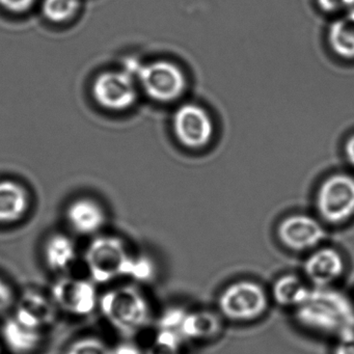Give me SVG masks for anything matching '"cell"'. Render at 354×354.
Here are the masks:
<instances>
[{
  "label": "cell",
  "mask_w": 354,
  "mask_h": 354,
  "mask_svg": "<svg viewBox=\"0 0 354 354\" xmlns=\"http://www.w3.org/2000/svg\"><path fill=\"white\" fill-rule=\"evenodd\" d=\"M219 317L210 310H186L180 326L183 341H203L212 339L221 330Z\"/></svg>",
  "instance_id": "2e32d148"
},
{
  "label": "cell",
  "mask_w": 354,
  "mask_h": 354,
  "mask_svg": "<svg viewBox=\"0 0 354 354\" xmlns=\"http://www.w3.org/2000/svg\"><path fill=\"white\" fill-rule=\"evenodd\" d=\"M57 308L51 297L35 290H28L20 298L14 317L28 326L43 330L57 318Z\"/></svg>",
  "instance_id": "7c38bea8"
},
{
  "label": "cell",
  "mask_w": 354,
  "mask_h": 354,
  "mask_svg": "<svg viewBox=\"0 0 354 354\" xmlns=\"http://www.w3.org/2000/svg\"><path fill=\"white\" fill-rule=\"evenodd\" d=\"M113 348L97 337H84L72 342L66 354H111Z\"/></svg>",
  "instance_id": "603a6c76"
},
{
  "label": "cell",
  "mask_w": 354,
  "mask_h": 354,
  "mask_svg": "<svg viewBox=\"0 0 354 354\" xmlns=\"http://www.w3.org/2000/svg\"><path fill=\"white\" fill-rule=\"evenodd\" d=\"M45 263L53 272L69 270L77 259V250L71 238L64 234H55L47 239L44 250Z\"/></svg>",
  "instance_id": "e0dca14e"
},
{
  "label": "cell",
  "mask_w": 354,
  "mask_h": 354,
  "mask_svg": "<svg viewBox=\"0 0 354 354\" xmlns=\"http://www.w3.org/2000/svg\"><path fill=\"white\" fill-rule=\"evenodd\" d=\"M319 5L326 11H335L347 7L348 0H318Z\"/></svg>",
  "instance_id": "83f0119b"
},
{
  "label": "cell",
  "mask_w": 354,
  "mask_h": 354,
  "mask_svg": "<svg viewBox=\"0 0 354 354\" xmlns=\"http://www.w3.org/2000/svg\"><path fill=\"white\" fill-rule=\"evenodd\" d=\"M319 214L327 223H341L354 215V178L333 175L323 182L316 198Z\"/></svg>",
  "instance_id": "8992f818"
},
{
  "label": "cell",
  "mask_w": 354,
  "mask_h": 354,
  "mask_svg": "<svg viewBox=\"0 0 354 354\" xmlns=\"http://www.w3.org/2000/svg\"><path fill=\"white\" fill-rule=\"evenodd\" d=\"M346 8H347L348 11H349L348 15L354 18V0H348L347 7Z\"/></svg>",
  "instance_id": "f546056e"
},
{
  "label": "cell",
  "mask_w": 354,
  "mask_h": 354,
  "mask_svg": "<svg viewBox=\"0 0 354 354\" xmlns=\"http://www.w3.org/2000/svg\"><path fill=\"white\" fill-rule=\"evenodd\" d=\"M331 49L344 59H354V18L348 17L335 20L328 32Z\"/></svg>",
  "instance_id": "d6986e66"
},
{
  "label": "cell",
  "mask_w": 354,
  "mask_h": 354,
  "mask_svg": "<svg viewBox=\"0 0 354 354\" xmlns=\"http://www.w3.org/2000/svg\"><path fill=\"white\" fill-rule=\"evenodd\" d=\"M14 301V293L11 287L0 279V315L9 310Z\"/></svg>",
  "instance_id": "d4e9b609"
},
{
  "label": "cell",
  "mask_w": 354,
  "mask_h": 354,
  "mask_svg": "<svg viewBox=\"0 0 354 354\" xmlns=\"http://www.w3.org/2000/svg\"><path fill=\"white\" fill-rule=\"evenodd\" d=\"M125 70L138 80L147 96L156 102H173L185 92V74L171 62L156 61L134 67L128 65Z\"/></svg>",
  "instance_id": "277c9868"
},
{
  "label": "cell",
  "mask_w": 354,
  "mask_h": 354,
  "mask_svg": "<svg viewBox=\"0 0 354 354\" xmlns=\"http://www.w3.org/2000/svg\"><path fill=\"white\" fill-rule=\"evenodd\" d=\"M183 339L169 329L158 328L145 354H181Z\"/></svg>",
  "instance_id": "44dd1931"
},
{
  "label": "cell",
  "mask_w": 354,
  "mask_h": 354,
  "mask_svg": "<svg viewBox=\"0 0 354 354\" xmlns=\"http://www.w3.org/2000/svg\"><path fill=\"white\" fill-rule=\"evenodd\" d=\"M346 157L348 161L354 167V136L347 140L345 147Z\"/></svg>",
  "instance_id": "f1b7e54d"
},
{
  "label": "cell",
  "mask_w": 354,
  "mask_h": 354,
  "mask_svg": "<svg viewBox=\"0 0 354 354\" xmlns=\"http://www.w3.org/2000/svg\"><path fill=\"white\" fill-rule=\"evenodd\" d=\"M279 240L290 250L304 252L318 246L324 240L322 225L308 215H291L279 225Z\"/></svg>",
  "instance_id": "30bf717a"
},
{
  "label": "cell",
  "mask_w": 354,
  "mask_h": 354,
  "mask_svg": "<svg viewBox=\"0 0 354 354\" xmlns=\"http://www.w3.org/2000/svg\"><path fill=\"white\" fill-rule=\"evenodd\" d=\"M1 335L7 347L16 354L32 353L42 342V330L24 324L14 316L3 325Z\"/></svg>",
  "instance_id": "5bb4252c"
},
{
  "label": "cell",
  "mask_w": 354,
  "mask_h": 354,
  "mask_svg": "<svg viewBox=\"0 0 354 354\" xmlns=\"http://www.w3.org/2000/svg\"><path fill=\"white\" fill-rule=\"evenodd\" d=\"M111 354H144L136 344L125 342V343L119 344L111 350Z\"/></svg>",
  "instance_id": "4316f807"
},
{
  "label": "cell",
  "mask_w": 354,
  "mask_h": 354,
  "mask_svg": "<svg viewBox=\"0 0 354 354\" xmlns=\"http://www.w3.org/2000/svg\"><path fill=\"white\" fill-rule=\"evenodd\" d=\"M131 257L122 238L101 235L88 243L84 252V263L94 283H109L125 277Z\"/></svg>",
  "instance_id": "3957f363"
},
{
  "label": "cell",
  "mask_w": 354,
  "mask_h": 354,
  "mask_svg": "<svg viewBox=\"0 0 354 354\" xmlns=\"http://www.w3.org/2000/svg\"><path fill=\"white\" fill-rule=\"evenodd\" d=\"M28 207L30 198L24 186L10 180L0 181V223L20 221Z\"/></svg>",
  "instance_id": "9a60e30c"
},
{
  "label": "cell",
  "mask_w": 354,
  "mask_h": 354,
  "mask_svg": "<svg viewBox=\"0 0 354 354\" xmlns=\"http://www.w3.org/2000/svg\"><path fill=\"white\" fill-rule=\"evenodd\" d=\"M37 0H0V8L14 14H24L30 11Z\"/></svg>",
  "instance_id": "cb8c5ba5"
},
{
  "label": "cell",
  "mask_w": 354,
  "mask_h": 354,
  "mask_svg": "<svg viewBox=\"0 0 354 354\" xmlns=\"http://www.w3.org/2000/svg\"><path fill=\"white\" fill-rule=\"evenodd\" d=\"M218 306L221 314L230 320L248 322L264 314L268 306V297L259 283L239 281L221 292Z\"/></svg>",
  "instance_id": "5b68a950"
},
{
  "label": "cell",
  "mask_w": 354,
  "mask_h": 354,
  "mask_svg": "<svg viewBox=\"0 0 354 354\" xmlns=\"http://www.w3.org/2000/svg\"><path fill=\"white\" fill-rule=\"evenodd\" d=\"M295 313L299 324L316 333L339 337L354 331L353 304L330 287L310 289Z\"/></svg>",
  "instance_id": "6da1fadb"
},
{
  "label": "cell",
  "mask_w": 354,
  "mask_h": 354,
  "mask_svg": "<svg viewBox=\"0 0 354 354\" xmlns=\"http://www.w3.org/2000/svg\"><path fill=\"white\" fill-rule=\"evenodd\" d=\"M333 354H354V331L337 337Z\"/></svg>",
  "instance_id": "484cf974"
},
{
  "label": "cell",
  "mask_w": 354,
  "mask_h": 354,
  "mask_svg": "<svg viewBox=\"0 0 354 354\" xmlns=\"http://www.w3.org/2000/svg\"><path fill=\"white\" fill-rule=\"evenodd\" d=\"M304 273L315 287H329L343 274L345 262L333 248H322L306 258Z\"/></svg>",
  "instance_id": "8fae6325"
},
{
  "label": "cell",
  "mask_w": 354,
  "mask_h": 354,
  "mask_svg": "<svg viewBox=\"0 0 354 354\" xmlns=\"http://www.w3.org/2000/svg\"><path fill=\"white\" fill-rule=\"evenodd\" d=\"M99 308L105 320L121 335L131 337L148 326L151 306L144 293L133 286L107 290L99 297Z\"/></svg>",
  "instance_id": "7a4b0ae2"
},
{
  "label": "cell",
  "mask_w": 354,
  "mask_h": 354,
  "mask_svg": "<svg viewBox=\"0 0 354 354\" xmlns=\"http://www.w3.org/2000/svg\"><path fill=\"white\" fill-rule=\"evenodd\" d=\"M50 297L57 308L74 316H88L99 304L94 283L77 277H63L55 281Z\"/></svg>",
  "instance_id": "ba28073f"
},
{
  "label": "cell",
  "mask_w": 354,
  "mask_h": 354,
  "mask_svg": "<svg viewBox=\"0 0 354 354\" xmlns=\"http://www.w3.org/2000/svg\"><path fill=\"white\" fill-rule=\"evenodd\" d=\"M93 97L103 109L124 111L138 98L136 78L126 71H107L97 76L93 84Z\"/></svg>",
  "instance_id": "52a82bcc"
},
{
  "label": "cell",
  "mask_w": 354,
  "mask_h": 354,
  "mask_svg": "<svg viewBox=\"0 0 354 354\" xmlns=\"http://www.w3.org/2000/svg\"><path fill=\"white\" fill-rule=\"evenodd\" d=\"M173 130L180 144L186 148L201 149L212 140L214 126L210 115L203 107L187 103L174 113Z\"/></svg>",
  "instance_id": "9c48e42d"
},
{
  "label": "cell",
  "mask_w": 354,
  "mask_h": 354,
  "mask_svg": "<svg viewBox=\"0 0 354 354\" xmlns=\"http://www.w3.org/2000/svg\"><path fill=\"white\" fill-rule=\"evenodd\" d=\"M66 218L75 233L84 236L98 233L106 223L103 207L96 201L88 198L73 201L66 211Z\"/></svg>",
  "instance_id": "4fadbf2b"
},
{
  "label": "cell",
  "mask_w": 354,
  "mask_h": 354,
  "mask_svg": "<svg viewBox=\"0 0 354 354\" xmlns=\"http://www.w3.org/2000/svg\"><path fill=\"white\" fill-rule=\"evenodd\" d=\"M80 5V0H42L41 10L48 21L64 24L75 17Z\"/></svg>",
  "instance_id": "ffe728a7"
},
{
  "label": "cell",
  "mask_w": 354,
  "mask_h": 354,
  "mask_svg": "<svg viewBox=\"0 0 354 354\" xmlns=\"http://www.w3.org/2000/svg\"><path fill=\"white\" fill-rule=\"evenodd\" d=\"M156 271V265L150 257L146 254H132L126 269L125 277L138 283H148L154 279Z\"/></svg>",
  "instance_id": "7402d4cb"
},
{
  "label": "cell",
  "mask_w": 354,
  "mask_h": 354,
  "mask_svg": "<svg viewBox=\"0 0 354 354\" xmlns=\"http://www.w3.org/2000/svg\"><path fill=\"white\" fill-rule=\"evenodd\" d=\"M308 289L304 281L295 275H283L277 279L272 288L275 301L283 306L295 310L308 295Z\"/></svg>",
  "instance_id": "ac0fdd59"
}]
</instances>
